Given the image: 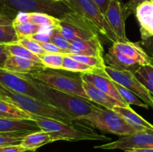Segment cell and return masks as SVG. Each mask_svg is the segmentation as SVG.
I'll use <instances>...</instances> for the list:
<instances>
[{"label":"cell","mask_w":153,"mask_h":152,"mask_svg":"<svg viewBox=\"0 0 153 152\" xmlns=\"http://www.w3.org/2000/svg\"><path fill=\"white\" fill-rule=\"evenodd\" d=\"M79 121H82L100 131L123 137L140 132L119 113L105 108L88 115Z\"/></svg>","instance_id":"obj_5"},{"label":"cell","mask_w":153,"mask_h":152,"mask_svg":"<svg viewBox=\"0 0 153 152\" xmlns=\"http://www.w3.org/2000/svg\"><path fill=\"white\" fill-rule=\"evenodd\" d=\"M82 79L83 87L85 89V92L88 95V98H89L90 101H94L98 105L102 106L104 108L111 110H113L114 108L117 106H120V107L129 106L117 101L115 98H112L111 96L106 94L105 92H102L100 89H98L97 86H94L91 82L85 80L82 77Z\"/></svg>","instance_id":"obj_15"},{"label":"cell","mask_w":153,"mask_h":152,"mask_svg":"<svg viewBox=\"0 0 153 152\" xmlns=\"http://www.w3.org/2000/svg\"><path fill=\"white\" fill-rule=\"evenodd\" d=\"M69 52L70 53L104 58V49L100 37H96L89 40H77L72 41L69 48Z\"/></svg>","instance_id":"obj_17"},{"label":"cell","mask_w":153,"mask_h":152,"mask_svg":"<svg viewBox=\"0 0 153 152\" xmlns=\"http://www.w3.org/2000/svg\"><path fill=\"white\" fill-rule=\"evenodd\" d=\"M124 152H153V148H130L126 149Z\"/></svg>","instance_id":"obj_42"},{"label":"cell","mask_w":153,"mask_h":152,"mask_svg":"<svg viewBox=\"0 0 153 152\" xmlns=\"http://www.w3.org/2000/svg\"><path fill=\"white\" fill-rule=\"evenodd\" d=\"M26 151V149L22 147L21 145L0 147V152H25Z\"/></svg>","instance_id":"obj_38"},{"label":"cell","mask_w":153,"mask_h":152,"mask_svg":"<svg viewBox=\"0 0 153 152\" xmlns=\"http://www.w3.org/2000/svg\"><path fill=\"white\" fill-rule=\"evenodd\" d=\"M141 44L142 47L144 49L146 53L151 57L153 58V36L145 40H142L141 42H140Z\"/></svg>","instance_id":"obj_36"},{"label":"cell","mask_w":153,"mask_h":152,"mask_svg":"<svg viewBox=\"0 0 153 152\" xmlns=\"http://www.w3.org/2000/svg\"><path fill=\"white\" fill-rule=\"evenodd\" d=\"M25 152H37L36 151H29V150H27Z\"/></svg>","instance_id":"obj_44"},{"label":"cell","mask_w":153,"mask_h":152,"mask_svg":"<svg viewBox=\"0 0 153 152\" xmlns=\"http://www.w3.org/2000/svg\"><path fill=\"white\" fill-rule=\"evenodd\" d=\"M55 1H63L64 0H55Z\"/></svg>","instance_id":"obj_45"},{"label":"cell","mask_w":153,"mask_h":152,"mask_svg":"<svg viewBox=\"0 0 153 152\" xmlns=\"http://www.w3.org/2000/svg\"><path fill=\"white\" fill-rule=\"evenodd\" d=\"M39 58H40L42 63L46 69L55 70L62 69L63 61H64V58L63 55L46 52Z\"/></svg>","instance_id":"obj_30"},{"label":"cell","mask_w":153,"mask_h":152,"mask_svg":"<svg viewBox=\"0 0 153 152\" xmlns=\"http://www.w3.org/2000/svg\"><path fill=\"white\" fill-rule=\"evenodd\" d=\"M50 42L58 47L69 52V48H70L71 42L66 39L58 28L52 29V33H51Z\"/></svg>","instance_id":"obj_33"},{"label":"cell","mask_w":153,"mask_h":152,"mask_svg":"<svg viewBox=\"0 0 153 152\" xmlns=\"http://www.w3.org/2000/svg\"><path fill=\"white\" fill-rule=\"evenodd\" d=\"M113 83L114 84L115 87L117 89L118 92H119L120 95H121V97L123 98L125 102L128 105L130 106L131 104H133V105L138 106V107H141L146 109L149 108V106H148L146 103H144L142 100H140L135 94L133 93V92H131V90H129L128 88L125 87V86H123V85L117 83L114 80H113Z\"/></svg>","instance_id":"obj_26"},{"label":"cell","mask_w":153,"mask_h":152,"mask_svg":"<svg viewBox=\"0 0 153 152\" xmlns=\"http://www.w3.org/2000/svg\"><path fill=\"white\" fill-rule=\"evenodd\" d=\"M13 23V19L4 13L0 12V24H10Z\"/></svg>","instance_id":"obj_41"},{"label":"cell","mask_w":153,"mask_h":152,"mask_svg":"<svg viewBox=\"0 0 153 152\" xmlns=\"http://www.w3.org/2000/svg\"><path fill=\"white\" fill-rule=\"evenodd\" d=\"M113 110L122 116L130 125H132L138 131H153V125L137 114L132 108L130 107V106H117Z\"/></svg>","instance_id":"obj_21"},{"label":"cell","mask_w":153,"mask_h":152,"mask_svg":"<svg viewBox=\"0 0 153 152\" xmlns=\"http://www.w3.org/2000/svg\"><path fill=\"white\" fill-rule=\"evenodd\" d=\"M150 58H151V57H150ZM150 63L153 65V58H150Z\"/></svg>","instance_id":"obj_43"},{"label":"cell","mask_w":153,"mask_h":152,"mask_svg":"<svg viewBox=\"0 0 153 152\" xmlns=\"http://www.w3.org/2000/svg\"><path fill=\"white\" fill-rule=\"evenodd\" d=\"M53 28H47L43 31L37 33V34H34V36L31 37L33 40L37 42H50L51 33H52Z\"/></svg>","instance_id":"obj_35"},{"label":"cell","mask_w":153,"mask_h":152,"mask_svg":"<svg viewBox=\"0 0 153 152\" xmlns=\"http://www.w3.org/2000/svg\"><path fill=\"white\" fill-rule=\"evenodd\" d=\"M0 84L13 92L27 95L48 103L45 95L36 85L34 79L28 75L13 72L0 68Z\"/></svg>","instance_id":"obj_10"},{"label":"cell","mask_w":153,"mask_h":152,"mask_svg":"<svg viewBox=\"0 0 153 152\" xmlns=\"http://www.w3.org/2000/svg\"><path fill=\"white\" fill-rule=\"evenodd\" d=\"M27 75L49 87L90 100L83 87L81 75L78 77L70 76L54 72L49 69Z\"/></svg>","instance_id":"obj_7"},{"label":"cell","mask_w":153,"mask_h":152,"mask_svg":"<svg viewBox=\"0 0 153 152\" xmlns=\"http://www.w3.org/2000/svg\"><path fill=\"white\" fill-rule=\"evenodd\" d=\"M146 1H151V0H129L126 4H125V6L129 14L131 15L134 13V11L139 4Z\"/></svg>","instance_id":"obj_37"},{"label":"cell","mask_w":153,"mask_h":152,"mask_svg":"<svg viewBox=\"0 0 153 152\" xmlns=\"http://www.w3.org/2000/svg\"><path fill=\"white\" fill-rule=\"evenodd\" d=\"M0 3L2 8L9 12L43 13L59 19L72 11L64 1L55 0H0Z\"/></svg>","instance_id":"obj_6"},{"label":"cell","mask_w":153,"mask_h":152,"mask_svg":"<svg viewBox=\"0 0 153 152\" xmlns=\"http://www.w3.org/2000/svg\"><path fill=\"white\" fill-rule=\"evenodd\" d=\"M30 131H16V132H0V147L20 145L22 139Z\"/></svg>","instance_id":"obj_29"},{"label":"cell","mask_w":153,"mask_h":152,"mask_svg":"<svg viewBox=\"0 0 153 152\" xmlns=\"http://www.w3.org/2000/svg\"><path fill=\"white\" fill-rule=\"evenodd\" d=\"M37 43L43 48V50L46 52H48V53L60 54V55H65L67 53H70V52L58 47L51 42H37Z\"/></svg>","instance_id":"obj_34"},{"label":"cell","mask_w":153,"mask_h":152,"mask_svg":"<svg viewBox=\"0 0 153 152\" xmlns=\"http://www.w3.org/2000/svg\"><path fill=\"white\" fill-rule=\"evenodd\" d=\"M80 75L82 78L91 82L98 89L105 92L112 98H115L123 104H127L115 87L114 84L113 83V80L108 76H103L97 73H85V74H80Z\"/></svg>","instance_id":"obj_18"},{"label":"cell","mask_w":153,"mask_h":152,"mask_svg":"<svg viewBox=\"0 0 153 152\" xmlns=\"http://www.w3.org/2000/svg\"><path fill=\"white\" fill-rule=\"evenodd\" d=\"M150 58L140 43L127 40L114 43L106 54L105 62L109 66L134 74L140 66L150 63Z\"/></svg>","instance_id":"obj_1"},{"label":"cell","mask_w":153,"mask_h":152,"mask_svg":"<svg viewBox=\"0 0 153 152\" xmlns=\"http://www.w3.org/2000/svg\"><path fill=\"white\" fill-rule=\"evenodd\" d=\"M105 72L111 80L128 88L140 100L153 109V95L135 77L134 74L128 71L117 69L107 65L105 69Z\"/></svg>","instance_id":"obj_11"},{"label":"cell","mask_w":153,"mask_h":152,"mask_svg":"<svg viewBox=\"0 0 153 152\" xmlns=\"http://www.w3.org/2000/svg\"><path fill=\"white\" fill-rule=\"evenodd\" d=\"M3 69L20 74H31L33 72L46 69L42 63L15 55H9L6 60Z\"/></svg>","instance_id":"obj_16"},{"label":"cell","mask_w":153,"mask_h":152,"mask_svg":"<svg viewBox=\"0 0 153 152\" xmlns=\"http://www.w3.org/2000/svg\"><path fill=\"white\" fill-rule=\"evenodd\" d=\"M0 119H31L29 113L0 96Z\"/></svg>","instance_id":"obj_23"},{"label":"cell","mask_w":153,"mask_h":152,"mask_svg":"<svg viewBox=\"0 0 153 152\" xmlns=\"http://www.w3.org/2000/svg\"><path fill=\"white\" fill-rule=\"evenodd\" d=\"M22 46L26 48L27 49L34 53V55H37L38 57L41 56L43 54L46 53L43 48L39 45V43L34 40H33L31 37H22V38H19L17 42Z\"/></svg>","instance_id":"obj_32"},{"label":"cell","mask_w":153,"mask_h":152,"mask_svg":"<svg viewBox=\"0 0 153 152\" xmlns=\"http://www.w3.org/2000/svg\"><path fill=\"white\" fill-rule=\"evenodd\" d=\"M0 96L20 108L23 111L39 116L50 118L58 121L71 123L74 119L63 110L48 103L28 96L27 95L13 92L0 84Z\"/></svg>","instance_id":"obj_4"},{"label":"cell","mask_w":153,"mask_h":152,"mask_svg":"<svg viewBox=\"0 0 153 152\" xmlns=\"http://www.w3.org/2000/svg\"><path fill=\"white\" fill-rule=\"evenodd\" d=\"M60 19L58 29L69 41L89 40L99 37L100 33L94 24L76 12H68Z\"/></svg>","instance_id":"obj_9"},{"label":"cell","mask_w":153,"mask_h":152,"mask_svg":"<svg viewBox=\"0 0 153 152\" xmlns=\"http://www.w3.org/2000/svg\"><path fill=\"white\" fill-rule=\"evenodd\" d=\"M129 16V13L121 0H112L105 13L106 20L119 41L128 40L126 31V21Z\"/></svg>","instance_id":"obj_13"},{"label":"cell","mask_w":153,"mask_h":152,"mask_svg":"<svg viewBox=\"0 0 153 152\" xmlns=\"http://www.w3.org/2000/svg\"><path fill=\"white\" fill-rule=\"evenodd\" d=\"M59 141L58 139L48 131H40L31 132L25 135L21 142V145L26 150L36 151L39 148L49 143Z\"/></svg>","instance_id":"obj_19"},{"label":"cell","mask_w":153,"mask_h":152,"mask_svg":"<svg viewBox=\"0 0 153 152\" xmlns=\"http://www.w3.org/2000/svg\"><path fill=\"white\" fill-rule=\"evenodd\" d=\"M94 1L98 5V7H100V10H102V12L105 15V13L109 4H110L112 0H94Z\"/></svg>","instance_id":"obj_40"},{"label":"cell","mask_w":153,"mask_h":152,"mask_svg":"<svg viewBox=\"0 0 153 152\" xmlns=\"http://www.w3.org/2000/svg\"><path fill=\"white\" fill-rule=\"evenodd\" d=\"M13 25L19 38L22 37H31L34 34L43 31L44 29L50 27L37 25L28 22H19L13 21Z\"/></svg>","instance_id":"obj_24"},{"label":"cell","mask_w":153,"mask_h":152,"mask_svg":"<svg viewBox=\"0 0 153 152\" xmlns=\"http://www.w3.org/2000/svg\"><path fill=\"white\" fill-rule=\"evenodd\" d=\"M34 80L38 89L45 95L48 104L55 106L57 108L67 113L74 120L79 121L88 115L94 112L101 111L105 109L98 104H94L90 100L57 90L34 79Z\"/></svg>","instance_id":"obj_3"},{"label":"cell","mask_w":153,"mask_h":152,"mask_svg":"<svg viewBox=\"0 0 153 152\" xmlns=\"http://www.w3.org/2000/svg\"><path fill=\"white\" fill-rule=\"evenodd\" d=\"M62 69L64 71L71 72H79L80 74L85 73H97V70L85 63L79 62L73 58H70L67 55H64Z\"/></svg>","instance_id":"obj_25"},{"label":"cell","mask_w":153,"mask_h":152,"mask_svg":"<svg viewBox=\"0 0 153 152\" xmlns=\"http://www.w3.org/2000/svg\"><path fill=\"white\" fill-rule=\"evenodd\" d=\"M8 56L9 54L7 53V50H6L5 45L0 44V68L3 69L4 63H5Z\"/></svg>","instance_id":"obj_39"},{"label":"cell","mask_w":153,"mask_h":152,"mask_svg":"<svg viewBox=\"0 0 153 152\" xmlns=\"http://www.w3.org/2000/svg\"><path fill=\"white\" fill-rule=\"evenodd\" d=\"M14 22H28L37 25H43V26L50 27L53 28H59L61 19L58 17L43 13H25L19 12L16 13L14 19Z\"/></svg>","instance_id":"obj_20"},{"label":"cell","mask_w":153,"mask_h":152,"mask_svg":"<svg viewBox=\"0 0 153 152\" xmlns=\"http://www.w3.org/2000/svg\"><path fill=\"white\" fill-rule=\"evenodd\" d=\"M5 48L9 55H15V56L31 60V61H36V62L41 63L40 58L37 55L30 52L28 49L18 43L17 42L14 43H10V44H6Z\"/></svg>","instance_id":"obj_28"},{"label":"cell","mask_w":153,"mask_h":152,"mask_svg":"<svg viewBox=\"0 0 153 152\" xmlns=\"http://www.w3.org/2000/svg\"><path fill=\"white\" fill-rule=\"evenodd\" d=\"M38 131H40V128L32 119H0V132Z\"/></svg>","instance_id":"obj_22"},{"label":"cell","mask_w":153,"mask_h":152,"mask_svg":"<svg viewBox=\"0 0 153 152\" xmlns=\"http://www.w3.org/2000/svg\"><path fill=\"white\" fill-rule=\"evenodd\" d=\"M135 77L144 85L153 95V65L152 63L142 66L134 73Z\"/></svg>","instance_id":"obj_27"},{"label":"cell","mask_w":153,"mask_h":152,"mask_svg":"<svg viewBox=\"0 0 153 152\" xmlns=\"http://www.w3.org/2000/svg\"><path fill=\"white\" fill-rule=\"evenodd\" d=\"M31 119L34 120L40 130L53 134L58 140L69 142H76L81 140H99L111 141V138L100 135L92 129L91 125L86 123L67 122L55 120L50 118L30 114Z\"/></svg>","instance_id":"obj_2"},{"label":"cell","mask_w":153,"mask_h":152,"mask_svg":"<svg viewBox=\"0 0 153 152\" xmlns=\"http://www.w3.org/2000/svg\"><path fill=\"white\" fill-rule=\"evenodd\" d=\"M134 14L140 25L141 40L153 36V0L139 4Z\"/></svg>","instance_id":"obj_14"},{"label":"cell","mask_w":153,"mask_h":152,"mask_svg":"<svg viewBox=\"0 0 153 152\" xmlns=\"http://www.w3.org/2000/svg\"><path fill=\"white\" fill-rule=\"evenodd\" d=\"M19 39L13 23L0 24V44L14 43L18 42Z\"/></svg>","instance_id":"obj_31"},{"label":"cell","mask_w":153,"mask_h":152,"mask_svg":"<svg viewBox=\"0 0 153 152\" xmlns=\"http://www.w3.org/2000/svg\"><path fill=\"white\" fill-rule=\"evenodd\" d=\"M63 1L72 11L76 12L92 22L98 30L99 33L109 41L112 43L119 41L106 20L104 13L94 0H64Z\"/></svg>","instance_id":"obj_8"},{"label":"cell","mask_w":153,"mask_h":152,"mask_svg":"<svg viewBox=\"0 0 153 152\" xmlns=\"http://www.w3.org/2000/svg\"><path fill=\"white\" fill-rule=\"evenodd\" d=\"M94 148L104 150L120 149L123 151L130 148H153V131H140Z\"/></svg>","instance_id":"obj_12"}]
</instances>
